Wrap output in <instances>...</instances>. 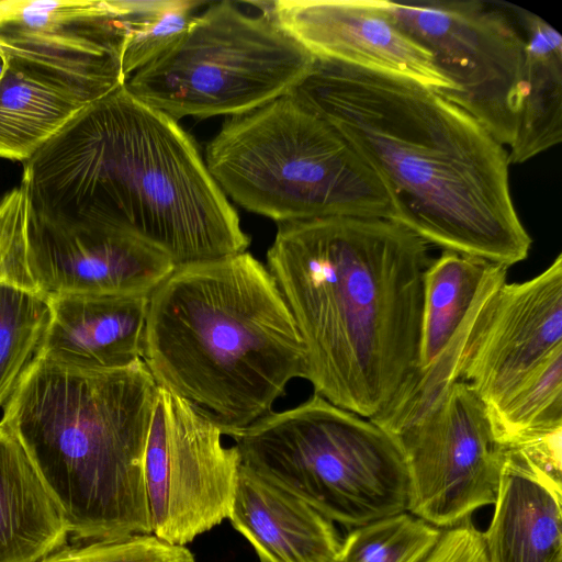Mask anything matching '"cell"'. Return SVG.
Returning <instances> with one entry per match:
<instances>
[{
  "label": "cell",
  "mask_w": 562,
  "mask_h": 562,
  "mask_svg": "<svg viewBox=\"0 0 562 562\" xmlns=\"http://www.w3.org/2000/svg\"><path fill=\"white\" fill-rule=\"evenodd\" d=\"M289 94L371 168L391 221L428 245L507 268L528 257L532 239L512 196L507 148L437 90L315 57Z\"/></svg>",
  "instance_id": "obj_1"
},
{
  "label": "cell",
  "mask_w": 562,
  "mask_h": 562,
  "mask_svg": "<svg viewBox=\"0 0 562 562\" xmlns=\"http://www.w3.org/2000/svg\"><path fill=\"white\" fill-rule=\"evenodd\" d=\"M429 245L386 218L278 223L267 268L301 335L314 393L373 419L419 368Z\"/></svg>",
  "instance_id": "obj_2"
},
{
  "label": "cell",
  "mask_w": 562,
  "mask_h": 562,
  "mask_svg": "<svg viewBox=\"0 0 562 562\" xmlns=\"http://www.w3.org/2000/svg\"><path fill=\"white\" fill-rule=\"evenodd\" d=\"M20 183L31 212L112 226L175 266L250 244L193 138L125 85L88 104L23 162Z\"/></svg>",
  "instance_id": "obj_3"
},
{
  "label": "cell",
  "mask_w": 562,
  "mask_h": 562,
  "mask_svg": "<svg viewBox=\"0 0 562 562\" xmlns=\"http://www.w3.org/2000/svg\"><path fill=\"white\" fill-rule=\"evenodd\" d=\"M142 360L158 386L229 437L307 375L292 313L268 268L248 251L175 267L148 296Z\"/></svg>",
  "instance_id": "obj_4"
},
{
  "label": "cell",
  "mask_w": 562,
  "mask_h": 562,
  "mask_svg": "<svg viewBox=\"0 0 562 562\" xmlns=\"http://www.w3.org/2000/svg\"><path fill=\"white\" fill-rule=\"evenodd\" d=\"M157 387L142 359L83 370L38 357L2 408L74 540L153 535L144 458Z\"/></svg>",
  "instance_id": "obj_5"
},
{
  "label": "cell",
  "mask_w": 562,
  "mask_h": 562,
  "mask_svg": "<svg viewBox=\"0 0 562 562\" xmlns=\"http://www.w3.org/2000/svg\"><path fill=\"white\" fill-rule=\"evenodd\" d=\"M205 165L225 193L278 223L392 220L382 183L350 144L290 94L227 120Z\"/></svg>",
  "instance_id": "obj_6"
},
{
  "label": "cell",
  "mask_w": 562,
  "mask_h": 562,
  "mask_svg": "<svg viewBox=\"0 0 562 562\" xmlns=\"http://www.w3.org/2000/svg\"><path fill=\"white\" fill-rule=\"evenodd\" d=\"M232 438L241 464L334 524L355 528L407 510L408 475L397 442L316 393Z\"/></svg>",
  "instance_id": "obj_7"
},
{
  "label": "cell",
  "mask_w": 562,
  "mask_h": 562,
  "mask_svg": "<svg viewBox=\"0 0 562 562\" xmlns=\"http://www.w3.org/2000/svg\"><path fill=\"white\" fill-rule=\"evenodd\" d=\"M315 56L266 13L211 4L126 89L175 120L238 116L289 94Z\"/></svg>",
  "instance_id": "obj_8"
},
{
  "label": "cell",
  "mask_w": 562,
  "mask_h": 562,
  "mask_svg": "<svg viewBox=\"0 0 562 562\" xmlns=\"http://www.w3.org/2000/svg\"><path fill=\"white\" fill-rule=\"evenodd\" d=\"M379 2L403 31L430 52L451 82L453 88L440 94L508 148L521 94V29L504 10L479 0Z\"/></svg>",
  "instance_id": "obj_9"
},
{
  "label": "cell",
  "mask_w": 562,
  "mask_h": 562,
  "mask_svg": "<svg viewBox=\"0 0 562 562\" xmlns=\"http://www.w3.org/2000/svg\"><path fill=\"white\" fill-rule=\"evenodd\" d=\"M222 436L201 409L157 387L144 458L155 537L184 546L228 519L241 462Z\"/></svg>",
  "instance_id": "obj_10"
},
{
  "label": "cell",
  "mask_w": 562,
  "mask_h": 562,
  "mask_svg": "<svg viewBox=\"0 0 562 562\" xmlns=\"http://www.w3.org/2000/svg\"><path fill=\"white\" fill-rule=\"evenodd\" d=\"M408 475L407 512L448 529L494 504L504 461L486 405L463 381L394 439Z\"/></svg>",
  "instance_id": "obj_11"
},
{
  "label": "cell",
  "mask_w": 562,
  "mask_h": 562,
  "mask_svg": "<svg viewBox=\"0 0 562 562\" xmlns=\"http://www.w3.org/2000/svg\"><path fill=\"white\" fill-rule=\"evenodd\" d=\"M127 29L119 0L0 1V56L90 104L119 88Z\"/></svg>",
  "instance_id": "obj_12"
},
{
  "label": "cell",
  "mask_w": 562,
  "mask_h": 562,
  "mask_svg": "<svg viewBox=\"0 0 562 562\" xmlns=\"http://www.w3.org/2000/svg\"><path fill=\"white\" fill-rule=\"evenodd\" d=\"M26 257L35 288L46 295H149L176 267L164 254L112 226L31 211Z\"/></svg>",
  "instance_id": "obj_13"
},
{
  "label": "cell",
  "mask_w": 562,
  "mask_h": 562,
  "mask_svg": "<svg viewBox=\"0 0 562 562\" xmlns=\"http://www.w3.org/2000/svg\"><path fill=\"white\" fill-rule=\"evenodd\" d=\"M562 347V254L538 276L505 282L464 359L460 381L495 407Z\"/></svg>",
  "instance_id": "obj_14"
},
{
  "label": "cell",
  "mask_w": 562,
  "mask_h": 562,
  "mask_svg": "<svg viewBox=\"0 0 562 562\" xmlns=\"http://www.w3.org/2000/svg\"><path fill=\"white\" fill-rule=\"evenodd\" d=\"M315 57L409 78L437 90L453 86L432 55L403 31L379 0L257 2Z\"/></svg>",
  "instance_id": "obj_15"
},
{
  "label": "cell",
  "mask_w": 562,
  "mask_h": 562,
  "mask_svg": "<svg viewBox=\"0 0 562 562\" xmlns=\"http://www.w3.org/2000/svg\"><path fill=\"white\" fill-rule=\"evenodd\" d=\"M50 321L40 357L76 369L111 370L142 359L149 295H47Z\"/></svg>",
  "instance_id": "obj_16"
},
{
  "label": "cell",
  "mask_w": 562,
  "mask_h": 562,
  "mask_svg": "<svg viewBox=\"0 0 562 562\" xmlns=\"http://www.w3.org/2000/svg\"><path fill=\"white\" fill-rule=\"evenodd\" d=\"M228 519L260 562H336L342 540L331 520L241 463Z\"/></svg>",
  "instance_id": "obj_17"
},
{
  "label": "cell",
  "mask_w": 562,
  "mask_h": 562,
  "mask_svg": "<svg viewBox=\"0 0 562 562\" xmlns=\"http://www.w3.org/2000/svg\"><path fill=\"white\" fill-rule=\"evenodd\" d=\"M562 482L504 449L490 526L482 532L490 562H562Z\"/></svg>",
  "instance_id": "obj_18"
},
{
  "label": "cell",
  "mask_w": 562,
  "mask_h": 562,
  "mask_svg": "<svg viewBox=\"0 0 562 562\" xmlns=\"http://www.w3.org/2000/svg\"><path fill=\"white\" fill-rule=\"evenodd\" d=\"M68 536L58 503L0 422V562H37L63 548Z\"/></svg>",
  "instance_id": "obj_19"
},
{
  "label": "cell",
  "mask_w": 562,
  "mask_h": 562,
  "mask_svg": "<svg viewBox=\"0 0 562 562\" xmlns=\"http://www.w3.org/2000/svg\"><path fill=\"white\" fill-rule=\"evenodd\" d=\"M525 37L521 94L510 165L522 164L562 140V37L546 20L510 5Z\"/></svg>",
  "instance_id": "obj_20"
},
{
  "label": "cell",
  "mask_w": 562,
  "mask_h": 562,
  "mask_svg": "<svg viewBox=\"0 0 562 562\" xmlns=\"http://www.w3.org/2000/svg\"><path fill=\"white\" fill-rule=\"evenodd\" d=\"M87 105L70 91L4 63L0 158L27 161Z\"/></svg>",
  "instance_id": "obj_21"
},
{
  "label": "cell",
  "mask_w": 562,
  "mask_h": 562,
  "mask_svg": "<svg viewBox=\"0 0 562 562\" xmlns=\"http://www.w3.org/2000/svg\"><path fill=\"white\" fill-rule=\"evenodd\" d=\"M508 268L494 263L473 307L450 342L428 366L419 368L409 384L380 416L371 419L393 439L418 424L460 381L464 359Z\"/></svg>",
  "instance_id": "obj_22"
},
{
  "label": "cell",
  "mask_w": 562,
  "mask_h": 562,
  "mask_svg": "<svg viewBox=\"0 0 562 562\" xmlns=\"http://www.w3.org/2000/svg\"><path fill=\"white\" fill-rule=\"evenodd\" d=\"M494 263L450 250L431 260L424 276L419 368L435 360L453 338Z\"/></svg>",
  "instance_id": "obj_23"
},
{
  "label": "cell",
  "mask_w": 562,
  "mask_h": 562,
  "mask_svg": "<svg viewBox=\"0 0 562 562\" xmlns=\"http://www.w3.org/2000/svg\"><path fill=\"white\" fill-rule=\"evenodd\" d=\"M50 321L46 294L0 282V409L40 357Z\"/></svg>",
  "instance_id": "obj_24"
},
{
  "label": "cell",
  "mask_w": 562,
  "mask_h": 562,
  "mask_svg": "<svg viewBox=\"0 0 562 562\" xmlns=\"http://www.w3.org/2000/svg\"><path fill=\"white\" fill-rule=\"evenodd\" d=\"M487 411L503 448L524 434L562 426V347Z\"/></svg>",
  "instance_id": "obj_25"
},
{
  "label": "cell",
  "mask_w": 562,
  "mask_h": 562,
  "mask_svg": "<svg viewBox=\"0 0 562 562\" xmlns=\"http://www.w3.org/2000/svg\"><path fill=\"white\" fill-rule=\"evenodd\" d=\"M441 532L402 512L355 527L341 540L336 562H424Z\"/></svg>",
  "instance_id": "obj_26"
},
{
  "label": "cell",
  "mask_w": 562,
  "mask_h": 562,
  "mask_svg": "<svg viewBox=\"0 0 562 562\" xmlns=\"http://www.w3.org/2000/svg\"><path fill=\"white\" fill-rule=\"evenodd\" d=\"M127 29L122 56L126 80L165 52L189 26L203 2L195 0H120Z\"/></svg>",
  "instance_id": "obj_27"
},
{
  "label": "cell",
  "mask_w": 562,
  "mask_h": 562,
  "mask_svg": "<svg viewBox=\"0 0 562 562\" xmlns=\"http://www.w3.org/2000/svg\"><path fill=\"white\" fill-rule=\"evenodd\" d=\"M37 562H195V559L184 546L167 543L154 535H137L64 546Z\"/></svg>",
  "instance_id": "obj_28"
},
{
  "label": "cell",
  "mask_w": 562,
  "mask_h": 562,
  "mask_svg": "<svg viewBox=\"0 0 562 562\" xmlns=\"http://www.w3.org/2000/svg\"><path fill=\"white\" fill-rule=\"evenodd\" d=\"M29 213L27 193L21 183L0 195V282L37 290L26 257Z\"/></svg>",
  "instance_id": "obj_29"
},
{
  "label": "cell",
  "mask_w": 562,
  "mask_h": 562,
  "mask_svg": "<svg viewBox=\"0 0 562 562\" xmlns=\"http://www.w3.org/2000/svg\"><path fill=\"white\" fill-rule=\"evenodd\" d=\"M504 449L518 452L552 479L562 482V426L524 434Z\"/></svg>",
  "instance_id": "obj_30"
},
{
  "label": "cell",
  "mask_w": 562,
  "mask_h": 562,
  "mask_svg": "<svg viewBox=\"0 0 562 562\" xmlns=\"http://www.w3.org/2000/svg\"><path fill=\"white\" fill-rule=\"evenodd\" d=\"M424 562H490L482 532L470 519L448 529Z\"/></svg>",
  "instance_id": "obj_31"
},
{
  "label": "cell",
  "mask_w": 562,
  "mask_h": 562,
  "mask_svg": "<svg viewBox=\"0 0 562 562\" xmlns=\"http://www.w3.org/2000/svg\"><path fill=\"white\" fill-rule=\"evenodd\" d=\"M3 67H4V60H3V58L0 56V75H1V72H2V70H3Z\"/></svg>",
  "instance_id": "obj_32"
}]
</instances>
